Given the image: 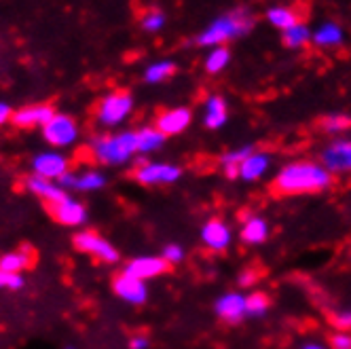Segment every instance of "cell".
<instances>
[{
    "instance_id": "cell-35",
    "label": "cell",
    "mask_w": 351,
    "mask_h": 349,
    "mask_svg": "<svg viewBox=\"0 0 351 349\" xmlns=\"http://www.w3.org/2000/svg\"><path fill=\"white\" fill-rule=\"evenodd\" d=\"M330 322L335 324V328H339L341 333H347V330H351V309L335 313V315L330 317Z\"/></svg>"
},
{
    "instance_id": "cell-18",
    "label": "cell",
    "mask_w": 351,
    "mask_h": 349,
    "mask_svg": "<svg viewBox=\"0 0 351 349\" xmlns=\"http://www.w3.org/2000/svg\"><path fill=\"white\" fill-rule=\"evenodd\" d=\"M104 176L97 171H83V173H66V176L60 178V186L62 189H74L81 193H91L104 186Z\"/></svg>"
},
{
    "instance_id": "cell-4",
    "label": "cell",
    "mask_w": 351,
    "mask_h": 349,
    "mask_svg": "<svg viewBox=\"0 0 351 349\" xmlns=\"http://www.w3.org/2000/svg\"><path fill=\"white\" fill-rule=\"evenodd\" d=\"M134 110V97L128 91L108 93L97 106V121L106 128H117Z\"/></svg>"
},
{
    "instance_id": "cell-11",
    "label": "cell",
    "mask_w": 351,
    "mask_h": 349,
    "mask_svg": "<svg viewBox=\"0 0 351 349\" xmlns=\"http://www.w3.org/2000/svg\"><path fill=\"white\" fill-rule=\"evenodd\" d=\"M49 214L53 216V220H58L60 224H66V227H79L87 220V210L83 204H79L77 199L66 197L58 204L47 206Z\"/></svg>"
},
{
    "instance_id": "cell-34",
    "label": "cell",
    "mask_w": 351,
    "mask_h": 349,
    "mask_svg": "<svg viewBox=\"0 0 351 349\" xmlns=\"http://www.w3.org/2000/svg\"><path fill=\"white\" fill-rule=\"evenodd\" d=\"M163 258L167 261V265H176V263H180L184 258V250L180 245L169 243V245L163 248Z\"/></svg>"
},
{
    "instance_id": "cell-19",
    "label": "cell",
    "mask_w": 351,
    "mask_h": 349,
    "mask_svg": "<svg viewBox=\"0 0 351 349\" xmlns=\"http://www.w3.org/2000/svg\"><path fill=\"white\" fill-rule=\"evenodd\" d=\"M202 241L210 248V250H224L231 243V229L222 220H210L202 229Z\"/></svg>"
},
{
    "instance_id": "cell-23",
    "label": "cell",
    "mask_w": 351,
    "mask_h": 349,
    "mask_svg": "<svg viewBox=\"0 0 351 349\" xmlns=\"http://www.w3.org/2000/svg\"><path fill=\"white\" fill-rule=\"evenodd\" d=\"M254 153V146L252 144H245V146H239L235 151H229L220 157V165L227 173V178H237L239 176V165Z\"/></svg>"
},
{
    "instance_id": "cell-38",
    "label": "cell",
    "mask_w": 351,
    "mask_h": 349,
    "mask_svg": "<svg viewBox=\"0 0 351 349\" xmlns=\"http://www.w3.org/2000/svg\"><path fill=\"white\" fill-rule=\"evenodd\" d=\"M146 347H148V339H146V337H142V335L132 337V341H130V349H146Z\"/></svg>"
},
{
    "instance_id": "cell-31",
    "label": "cell",
    "mask_w": 351,
    "mask_h": 349,
    "mask_svg": "<svg viewBox=\"0 0 351 349\" xmlns=\"http://www.w3.org/2000/svg\"><path fill=\"white\" fill-rule=\"evenodd\" d=\"M165 21H167V17H165L163 11H159V9H150V11H146V13L142 15L140 26H142L144 32L155 34V32H161V30L165 28Z\"/></svg>"
},
{
    "instance_id": "cell-20",
    "label": "cell",
    "mask_w": 351,
    "mask_h": 349,
    "mask_svg": "<svg viewBox=\"0 0 351 349\" xmlns=\"http://www.w3.org/2000/svg\"><path fill=\"white\" fill-rule=\"evenodd\" d=\"M265 17H267V21L271 23V26L278 28L280 32L292 28L294 23H298V21H303V19H300V11L296 7H290V5H271L265 11Z\"/></svg>"
},
{
    "instance_id": "cell-40",
    "label": "cell",
    "mask_w": 351,
    "mask_h": 349,
    "mask_svg": "<svg viewBox=\"0 0 351 349\" xmlns=\"http://www.w3.org/2000/svg\"><path fill=\"white\" fill-rule=\"evenodd\" d=\"M300 349H326L324 345H319V343H307V345H303Z\"/></svg>"
},
{
    "instance_id": "cell-24",
    "label": "cell",
    "mask_w": 351,
    "mask_h": 349,
    "mask_svg": "<svg viewBox=\"0 0 351 349\" xmlns=\"http://www.w3.org/2000/svg\"><path fill=\"white\" fill-rule=\"evenodd\" d=\"M267 237H269V224H267V220H263L258 216H252V218H247L243 222V227H241V241L243 243L258 245Z\"/></svg>"
},
{
    "instance_id": "cell-25",
    "label": "cell",
    "mask_w": 351,
    "mask_h": 349,
    "mask_svg": "<svg viewBox=\"0 0 351 349\" xmlns=\"http://www.w3.org/2000/svg\"><path fill=\"white\" fill-rule=\"evenodd\" d=\"M311 36H313V30L307 26L305 21H298L292 28L282 32V43L288 49H303L311 43Z\"/></svg>"
},
{
    "instance_id": "cell-13",
    "label": "cell",
    "mask_w": 351,
    "mask_h": 349,
    "mask_svg": "<svg viewBox=\"0 0 351 349\" xmlns=\"http://www.w3.org/2000/svg\"><path fill=\"white\" fill-rule=\"evenodd\" d=\"M214 311L216 315L227 322V324H239L243 317H247L245 313V296L239 294V292H227L222 294L216 305H214Z\"/></svg>"
},
{
    "instance_id": "cell-33",
    "label": "cell",
    "mask_w": 351,
    "mask_h": 349,
    "mask_svg": "<svg viewBox=\"0 0 351 349\" xmlns=\"http://www.w3.org/2000/svg\"><path fill=\"white\" fill-rule=\"evenodd\" d=\"M23 288V278L19 273H9L0 269V290H19Z\"/></svg>"
},
{
    "instance_id": "cell-37",
    "label": "cell",
    "mask_w": 351,
    "mask_h": 349,
    "mask_svg": "<svg viewBox=\"0 0 351 349\" xmlns=\"http://www.w3.org/2000/svg\"><path fill=\"white\" fill-rule=\"evenodd\" d=\"M13 108L7 104V102H0V125H5L7 121H11L13 119Z\"/></svg>"
},
{
    "instance_id": "cell-6",
    "label": "cell",
    "mask_w": 351,
    "mask_h": 349,
    "mask_svg": "<svg viewBox=\"0 0 351 349\" xmlns=\"http://www.w3.org/2000/svg\"><path fill=\"white\" fill-rule=\"evenodd\" d=\"M43 136L51 146L62 148V146H70L77 142L79 128H77V123H74V119H70L68 115H56L43 128Z\"/></svg>"
},
{
    "instance_id": "cell-14",
    "label": "cell",
    "mask_w": 351,
    "mask_h": 349,
    "mask_svg": "<svg viewBox=\"0 0 351 349\" xmlns=\"http://www.w3.org/2000/svg\"><path fill=\"white\" fill-rule=\"evenodd\" d=\"M193 121V112L184 106H178V108H169L165 112L159 115L157 119V130L167 138V136H178L182 134Z\"/></svg>"
},
{
    "instance_id": "cell-2",
    "label": "cell",
    "mask_w": 351,
    "mask_h": 349,
    "mask_svg": "<svg viewBox=\"0 0 351 349\" xmlns=\"http://www.w3.org/2000/svg\"><path fill=\"white\" fill-rule=\"evenodd\" d=\"M254 26H256V17H254L252 9L235 7L227 13L218 15L208 28L199 32L195 38V45L204 47V49L227 47V43L250 34L254 30Z\"/></svg>"
},
{
    "instance_id": "cell-3",
    "label": "cell",
    "mask_w": 351,
    "mask_h": 349,
    "mask_svg": "<svg viewBox=\"0 0 351 349\" xmlns=\"http://www.w3.org/2000/svg\"><path fill=\"white\" fill-rule=\"evenodd\" d=\"M91 151L99 163H106V165L128 163L138 153L136 132H121L114 136L95 138L91 142Z\"/></svg>"
},
{
    "instance_id": "cell-7",
    "label": "cell",
    "mask_w": 351,
    "mask_h": 349,
    "mask_svg": "<svg viewBox=\"0 0 351 349\" xmlns=\"http://www.w3.org/2000/svg\"><path fill=\"white\" fill-rule=\"evenodd\" d=\"M319 159H322V165L330 173L351 171V138L335 140L332 144H328L322 151Z\"/></svg>"
},
{
    "instance_id": "cell-1",
    "label": "cell",
    "mask_w": 351,
    "mask_h": 349,
    "mask_svg": "<svg viewBox=\"0 0 351 349\" xmlns=\"http://www.w3.org/2000/svg\"><path fill=\"white\" fill-rule=\"evenodd\" d=\"M332 184V173L322 163L313 161H292L284 165L273 180V186L282 195L317 193Z\"/></svg>"
},
{
    "instance_id": "cell-26",
    "label": "cell",
    "mask_w": 351,
    "mask_h": 349,
    "mask_svg": "<svg viewBox=\"0 0 351 349\" xmlns=\"http://www.w3.org/2000/svg\"><path fill=\"white\" fill-rule=\"evenodd\" d=\"M165 142V136L157 128H142L136 132V144H138V153H153L159 151Z\"/></svg>"
},
{
    "instance_id": "cell-5",
    "label": "cell",
    "mask_w": 351,
    "mask_h": 349,
    "mask_svg": "<svg viewBox=\"0 0 351 349\" xmlns=\"http://www.w3.org/2000/svg\"><path fill=\"white\" fill-rule=\"evenodd\" d=\"M74 245L79 248L81 252H87L91 256H95L102 263H117L119 261V250L117 248L104 239L102 235H97L93 231H81L74 235Z\"/></svg>"
},
{
    "instance_id": "cell-39",
    "label": "cell",
    "mask_w": 351,
    "mask_h": 349,
    "mask_svg": "<svg viewBox=\"0 0 351 349\" xmlns=\"http://www.w3.org/2000/svg\"><path fill=\"white\" fill-rule=\"evenodd\" d=\"M239 284H241V286L254 284V273H252V271H243V273H239Z\"/></svg>"
},
{
    "instance_id": "cell-32",
    "label": "cell",
    "mask_w": 351,
    "mask_h": 349,
    "mask_svg": "<svg viewBox=\"0 0 351 349\" xmlns=\"http://www.w3.org/2000/svg\"><path fill=\"white\" fill-rule=\"evenodd\" d=\"M269 309V298L263 292H252L245 296V313L250 317H261Z\"/></svg>"
},
{
    "instance_id": "cell-9",
    "label": "cell",
    "mask_w": 351,
    "mask_h": 349,
    "mask_svg": "<svg viewBox=\"0 0 351 349\" xmlns=\"http://www.w3.org/2000/svg\"><path fill=\"white\" fill-rule=\"evenodd\" d=\"M112 290L114 294L121 298V301L130 303V305H142L146 303L148 298V288L142 280L130 276V273H119V276L114 278L112 282Z\"/></svg>"
},
{
    "instance_id": "cell-22",
    "label": "cell",
    "mask_w": 351,
    "mask_h": 349,
    "mask_svg": "<svg viewBox=\"0 0 351 349\" xmlns=\"http://www.w3.org/2000/svg\"><path fill=\"white\" fill-rule=\"evenodd\" d=\"M269 165H271V157L267 153H252L239 165V178L245 182H254L269 169Z\"/></svg>"
},
{
    "instance_id": "cell-8",
    "label": "cell",
    "mask_w": 351,
    "mask_h": 349,
    "mask_svg": "<svg viewBox=\"0 0 351 349\" xmlns=\"http://www.w3.org/2000/svg\"><path fill=\"white\" fill-rule=\"evenodd\" d=\"M134 176L142 184H171L182 176V169L171 163H144Z\"/></svg>"
},
{
    "instance_id": "cell-16",
    "label": "cell",
    "mask_w": 351,
    "mask_h": 349,
    "mask_svg": "<svg viewBox=\"0 0 351 349\" xmlns=\"http://www.w3.org/2000/svg\"><path fill=\"white\" fill-rule=\"evenodd\" d=\"M345 28L339 21H324L313 30L311 43L319 49H337L345 43Z\"/></svg>"
},
{
    "instance_id": "cell-28",
    "label": "cell",
    "mask_w": 351,
    "mask_h": 349,
    "mask_svg": "<svg viewBox=\"0 0 351 349\" xmlns=\"http://www.w3.org/2000/svg\"><path fill=\"white\" fill-rule=\"evenodd\" d=\"M32 265V254L26 248V250H19V252H7L5 256H0V269L9 271V273H19L23 269H28Z\"/></svg>"
},
{
    "instance_id": "cell-17",
    "label": "cell",
    "mask_w": 351,
    "mask_h": 349,
    "mask_svg": "<svg viewBox=\"0 0 351 349\" xmlns=\"http://www.w3.org/2000/svg\"><path fill=\"white\" fill-rule=\"evenodd\" d=\"M26 189H28L34 197L43 199V202H45L47 206L58 204V202H62V199L68 197V193H66L60 184H56V182H51V180H45V178H38V176H28V178H26Z\"/></svg>"
},
{
    "instance_id": "cell-21",
    "label": "cell",
    "mask_w": 351,
    "mask_h": 349,
    "mask_svg": "<svg viewBox=\"0 0 351 349\" xmlns=\"http://www.w3.org/2000/svg\"><path fill=\"white\" fill-rule=\"evenodd\" d=\"M229 121V106L224 102L222 95H210L206 99V110H204V123L208 130H220L224 123Z\"/></svg>"
},
{
    "instance_id": "cell-12",
    "label": "cell",
    "mask_w": 351,
    "mask_h": 349,
    "mask_svg": "<svg viewBox=\"0 0 351 349\" xmlns=\"http://www.w3.org/2000/svg\"><path fill=\"white\" fill-rule=\"evenodd\" d=\"M56 117V110L49 104H34V106H23L13 112V125L21 130H30V128H45L49 121Z\"/></svg>"
},
{
    "instance_id": "cell-27",
    "label": "cell",
    "mask_w": 351,
    "mask_h": 349,
    "mask_svg": "<svg viewBox=\"0 0 351 349\" xmlns=\"http://www.w3.org/2000/svg\"><path fill=\"white\" fill-rule=\"evenodd\" d=\"M173 72H176V64L171 60H159V62H153L144 70V81L150 85H157V83L171 79Z\"/></svg>"
},
{
    "instance_id": "cell-29",
    "label": "cell",
    "mask_w": 351,
    "mask_h": 349,
    "mask_svg": "<svg viewBox=\"0 0 351 349\" xmlns=\"http://www.w3.org/2000/svg\"><path fill=\"white\" fill-rule=\"evenodd\" d=\"M231 62V51L227 47H214L208 51L206 60H204V68L208 74H220L224 68Z\"/></svg>"
},
{
    "instance_id": "cell-30",
    "label": "cell",
    "mask_w": 351,
    "mask_h": 349,
    "mask_svg": "<svg viewBox=\"0 0 351 349\" xmlns=\"http://www.w3.org/2000/svg\"><path fill=\"white\" fill-rule=\"evenodd\" d=\"M322 130L326 134H343L347 130H351V115H345V112H332L328 117L322 119Z\"/></svg>"
},
{
    "instance_id": "cell-36",
    "label": "cell",
    "mask_w": 351,
    "mask_h": 349,
    "mask_svg": "<svg viewBox=\"0 0 351 349\" xmlns=\"http://www.w3.org/2000/svg\"><path fill=\"white\" fill-rule=\"evenodd\" d=\"M330 343H332V349H351V335L337 333Z\"/></svg>"
},
{
    "instance_id": "cell-10",
    "label": "cell",
    "mask_w": 351,
    "mask_h": 349,
    "mask_svg": "<svg viewBox=\"0 0 351 349\" xmlns=\"http://www.w3.org/2000/svg\"><path fill=\"white\" fill-rule=\"evenodd\" d=\"M32 169L34 176L45 178V180H60L68 173V159L60 153H40L32 159Z\"/></svg>"
},
{
    "instance_id": "cell-41",
    "label": "cell",
    "mask_w": 351,
    "mask_h": 349,
    "mask_svg": "<svg viewBox=\"0 0 351 349\" xmlns=\"http://www.w3.org/2000/svg\"><path fill=\"white\" fill-rule=\"evenodd\" d=\"M66 349H74V347H66Z\"/></svg>"
},
{
    "instance_id": "cell-15",
    "label": "cell",
    "mask_w": 351,
    "mask_h": 349,
    "mask_svg": "<svg viewBox=\"0 0 351 349\" xmlns=\"http://www.w3.org/2000/svg\"><path fill=\"white\" fill-rule=\"evenodd\" d=\"M167 269H169V265L163 256H138V258L130 261V265L125 267V273H130V276L144 282L150 278L163 276Z\"/></svg>"
}]
</instances>
